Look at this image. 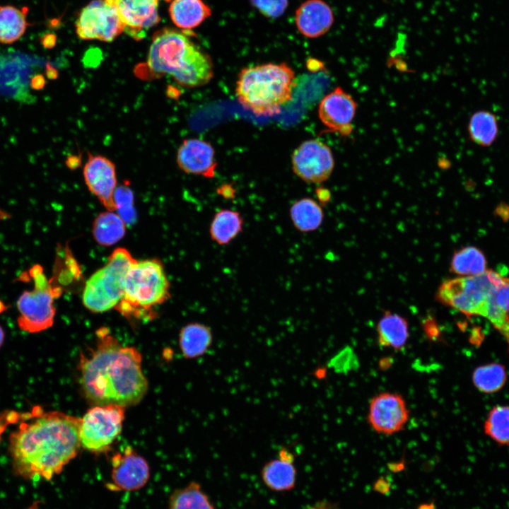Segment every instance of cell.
I'll list each match as a JSON object with an SVG mask.
<instances>
[{
  "instance_id": "cell-41",
  "label": "cell",
  "mask_w": 509,
  "mask_h": 509,
  "mask_svg": "<svg viewBox=\"0 0 509 509\" xmlns=\"http://www.w3.org/2000/svg\"><path fill=\"white\" fill-rule=\"evenodd\" d=\"M4 341V332L1 327L0 326V347L3 344V342Z\"/></svg>"
},
{
  "instance_id": "cell-15",
  "label": "cell",
  "mask_w": 509,
  "mask_h": 509,
  "mask_svg": "<svg viewBox=\"0 0 509 509\" xmlns=\"http://www.w3.org/2000/svg\"><path fill=\"white\" fill-rule=\"evenodd\" d=\"M356 107L352 96L341 87H337L321 100L318 116L329 130L349 136L352 131Z\"/></svg>"
},
{
  "instance_id": "cell-27",
  "label": "cell",
  "mask_w": 509,
  "mask_h": 509,
  "mask_svg": "<svg viewBox=\"0 0 509 509\" xmlns=\"http://www.w3.org/2000/svg\"><path fill=\"white\" fill-rule=\"evenodd\" d=\"M486 267L484 252L476 247L466 246L454 252L450 270L460 276H476L486 271Z\"/></svg>"
},
{
  "instance_id": "cell-10",
  "label": "cell",
  "mask_w": 509,
  "mask_h": 509,
  "mask_svg": "<svg viewBox=\"0 0 509 509\" xmlns=\"http://www.w3.org/2000/svg\"><path fill=\"white\" fill-rule=\"evenodd\" d=\"M78 36L83 40L111 42L124 32L116 8L107 0H93L81 12L76 23Z\"/></svg>"
},
{
  "instance_id": "cell-31",
  "label": "cell",
  "mask_w": 509,
  "mask_h": 509,
  "mask_svg": "<svg viewBox=\"0 0 509 509\" xmlns=\"http://www.w3.org/2000/svg\"><path fill=\"white\" fill-rule=\"evenodd\" d=\"M485 433L500 445H509V406L497 405L484 423Z\"/></svg>"
},
{
  "instance_id": "cell-38",
  "label": "cell",
  "mask_w": 509,
  "mask_h": 509,
  "mask_svg": "<svg viewBox=\"0 0 509 509\" xmlns=\"http://www.w3.org/2000/svg\"><path fill=\"white\" fill-rule=\"evenodd\" d=\"M45 78L42 76H37L35 78L33 85L35 88H41L44 86Z\"/></svg>"
},
{
  "instance_id": "cell-9",
  "label": "cell",
  "mask_w": 509,
  "mask_h": 509,
  "mask_svg": "<svg viewBox=\"0 0 509 509\" xmlns=\"http://www.w3.org/2000/svg\"><path fill=\"white\" fill-rule=\"evenodd\" d=\"M125 406L118 404L96 405L81 419V445L92 452L107 450L122 431Z\"/></svg>"
},
{
  "instance_id": "cell-29",
  "label": "cell",
  "mask_w": 509,
  "mask_h": 509,
  "mask_svg": "<svg viewBox=\"0 0 509 509\" xmlns=\"http://www.w3.org/2000/svg\"><path fill=\"white\" fill-rule=\"evenodd\" d=\"M507 374L504 366L492 363L483 365L474 369L472 381L479 391L493 393L500 390L505 385Z\"/></svg>"
},
{
  "instance_id": "cell-21",
  "label": "cell",
  "mask_w": 509,
  "mask_h": 509,
  "mask_svg": "<svg viewBox=\"0 0 509 509\" xmlns=\"http://www.w3.org/2000/svg\"><path fill=\"white\" fill-rule=\"evenodd\" d=\"M169 13L177 28L189 30L209 17L211 11L202 0H172Z\"/></svg>"
},
{
  "instance_id": "cell-28",
  "label": "cell",
  "mask_w": 509,
  "mask_h": 509,
  "mask_svg": "<svg viewBox=\"0 0 509 509\" xmlns=\"http://www.w3.org/2000/svg\"><path fill=\"white\" fill-rule=\"evenodd\" d=\"M470 139L476 144L486 147L496 140L498 132V119L494 114L486 110L474 113L468 124Z\"/></svg>"
},
{
  "instance_id": "cell-2",
  "label": "cell",
  "mask_w": 509,
  "mask_h": 509,
  "mask_svg": "<svg viewBox=\"0 0 509 509\" xmlns=\"http://www.w3.org/2000/svg\"><path fill=\"white\" fill-rule=\"evenodd\" d=\"M96 337L95 347L80 358L86 397L95 405L138 404L148 389L141 354L134 346H122L106 327L98 329Z\"/></svg>"
},
{
  "instance_id": "cell-26",
  "label": "cell",
  "mask_w": 509,
  "mask_h": 509,
  "mask_svg": "<svg viewBox=\"0 0 509 509\" xmlns=\"http://www.w3.org/2000/svg\"><path fill=\"white\" fill-rule=\"evenodd\" d=\"M126 223L115 211L100 213L93 223V235L95 241L103 246H110L119 242L125 235Z\"/></svg>"
},
{
  "instance_id": "cell-13",
  "label": "cell",
  "mask_w": 509,
  "mask_h": 509,
  "mask_svg": "<svg viewBox=\"0 0 509 509\" xmlns=\"http://www.w3.org/2000/svg\"><path fill=\"white\" fill-rule=\"evenodd\" d=\"M86 186L110 211H116L114 194L117 188L116 168L108 158L88 153L83 170Z\"/></svg>"
},
{
  "instance_id": "cell-32",
  "label": "cell",
  "mask_w": 509,
  "mask_h": 509,
  "mask_svg": "<svg viewBox=\"0 0 509 509\" xmlns=\"http://www.w3.org/2000/svg\"><path fill=\"white\" fill-rule=\"evenodd\" d=\"M114 199L117 213L126 224L134 223L136 221V211L134 207V194L131 189L126 185L117 187Z\"/></svg>"
},
{
  "instance_id": "cell-12",
  "label": "cell",
  "mask_w": 509,
  "mask_h": 509,
  "mask_svg": "<svg viewBox=\"0 0 509 509\" xmlns=\"http://www.w3.org/2000/svg\"><path fill=\"white\" fill-rule=\"evenodd\" d=\"M409 414L405 401L401 395L382 392L371 399L368 419L375 431L392 435L404 427Z\"/></svg>"
},
{
  "instance_id": "cell-1",
  "label": "cell",
  "mask_w": 509,
  "mask_h": 509,
  "mask_svg": "<svg viewBox=\"0 0 509 509\" xmlns=\"http://www.w3.org/2000/svg\"><path fill=\"white\" fill-rule=\"evenodd\" d=\"M81 419L59 411L41 412L9 436L15 474L27 480H50L80 448Z\"/></svg>"
},
{
  "instance_id": "cell-16",
  "label": "cell",
  "mask_w": 509,
  "mask_h": 509,
  "mask_svg": "<svg viewBox=\"0 0 509 509\" xmlns=\"http://www.w3.org/2000/svg\"><path fill=\"white\" fill-rule=\"evenodd\" d=\"M150 470L147 462L131 447L112 458V481L119 490L134 491L143 487L148 480Z\"/></svg>"
},
{
  "instance_id": "cell-18",
  "label": "cell",
  "mask_w": 509,
  "mask_h": 509,
  "mask_svg": "<svg viewBox=\"0 0 509 509\" xmlns=\"http://www.w3.org/2000/svg\"><path fill=\"white\" fill-rule=\"evenodd\" d=\"M334 23L333 11L322 0H308L296 13V24L299 32L309 38L325 34Z\"/></svg>"
},
{
  "instance_id": "cell-14",
  "label": "cell",
  "mask_w": 509,
  "mask_h": 509,
  "mask_svg": "<svg viewBox=\"0 0 509 509\" xmlns=\"http://www.w3.org/2000/svg\"><path fill=\"white\" fill-rule=\"evenodd\" d=\"M117 10L124 32L134 40H141L160 21L158 0H107Z\"/></svg>"
},
{
  "instance_id": "cell-6",
  "label": "cell",
  "mask_w": 509,
  "mask_h": 509,
  "mask_svg": "<svg viewBox=\"0 0 509 509\" xmlns=\"http://www.w3.org/2000/svg\"><path fill=\"white\" fill-rule=\"evenodd\" d=\"M508 278L487 269L479 275L447 279L438 287L435 299L467 316L485 318L496 290Z\"/></svg>"
},
{
  "instance_id": "cell-39",
  "label": "cell",
  "mask_w": 509,
  "mask_h": 509,
  "mask_svg": "<svg viewBox=\"0 0 509 509\" xmlns=\"http://www.w3.org/2000/svg\"><path fill=\"white\" fill-rule=\"evenodd\" d=\"M47 75L49 78H56L57 77V72L54 68L47 67Z\"/></svg>"
},
{
  "instance_id": "cell-40",
  "label": "cell",
  "mask_w": 509,
  "mask_h": 509,
  "mask_svg": "<svg viewBox=\"0 0 509 509\" xmlns=\"http://www.w3.org/2000/svg\"><path fill=\"white\" fill-rule=\"evenodd\" d=\"M418 509H435L433 503L431 504H423L419 506Z\"/></svg>"
},
{
  "instance_id": "cell-3",
  "label": "cell",
  "mask_w": 509,
  "mask_h": 509,
  "mask_svg": "<svg viewBox=\"0 0 509 509\" xmlns=\"http://www.w3.org/2000/svg\"><path fill=\"white\" fill-rule=\"evenodd\" d=\"M155 77L170 75L189 88L208 83L213 75L210 57L180 31L164 28L155 33L146 63Z\"/></svg>"
},
{
  "instance_id": "cell-17",
  "label": "cell",
  "mask_w": 509,
  "mask_h": 509,
  "mask_svg": "<svg viewBox=\"0 0 509 509\" xmlns=\"http://www.w3.org/2000/svg\"><path fill=\"white\" fill-rule=\"evenodd\" d=\"M179 168L186 173L211 178L216 162L212 145L199 139H187L180 146L176 157Z\"/></svg>"
},
{
  "instance_id": "cell-20",
  "label": "cell",
  "mask_w": 509,
  "mask_h": 509,
  "mask_svg": "<svg viewBox=\"0 0 509 509\" xmlns=\"http://www.w3.org/2000/svg\"><path fill=\"white\" fill-rule=\"evenodd\" d=\"M212 342L211 329L204 324L189 323L180 330V347L186 358H196L204 355L211 346Z\"/></svg>"
},
{
  "instance_id": "cell-8",
  "label": "cell",
  "mask_w": 509,
  "mask_h": 509,
  "mask_svg": "<svg viewBox=\"0 0 509 509\" xmlns=\"http://www.w3.org/2000/svg\"><path fill=\"white\" fill-rule=\"evenodd\" d=\"M34 281L32 291H24L17 302L18 327L24 332L37 333L51 327L54 323V300L60 296L62 289L54 287L40 265L29 271Z\"/></svg>"
},
{
  "instance_id": "cell-37",
  "label": "cell",
  "mask_w": 509,
  "mask_h": 509,
  "mask_svg": "<svg viewBox=\"0 0 509 509\" xmlns=\"http://www.w3.org/2000/svg\"><path fill=\"white\" fill-rule=\"evenodd\" d=\"M317 196L322 204H326L329 199V193L327 190L320 189H317Z\"/></svg>"
},
{
  "instance_id": "cell-25",
  "label": "cell",
  "mask_w": 509,
  "mask_h": 509,
  "mask_svg": "<svg viewBox=\"0 0 509 509\" xmlns=\"http://www.w3.org/2000/svg\"><path fill=\"white\" fill-rule=\"evenodd\" d=\"M27 12L25 8L0 6V43L12 44L23 35L28 25Z\"/></svg>"
},
{
  "instance_id": "cell-22",
  "label": "cell",
  "mask_w": 509,
  "mask_h": 509,
  "mask_svg": "<svg viewBox=\"0 0 509 509\" xmlns=\"http://www.w3.org/2000/svg\"><path fill=\"white\" fill-rule=\"evenodd\" d=\"M244 220L235 210L221 209L213 215L209 226V235L218 245L230 244L242 231Z\"/></svg>"
},
{
  "instance_id": "cell-4",
  "label": "cell",
  "mask_w": 509,
  "mask_h": 509,
  "mask_svg": "<svg viewBox=\"0 0 509 509\" xmlns=\"http://www.w3.org/2000/svg\"><path fill=\"white\" fill-rule=\"evenodd\" d=\"M295 80L293 70L286 63L245 67L238 76L236 96L256 115H273L292 100Z\"/></svg>"
},
{
  "instance_id": "cell-11",
  "label": "cell",
  "mask_w": 509,
  "mask_h": 509,
  "mask_svg": "<svg viewBox=\"0 0 509 509\" xmlns=\"http://www.w3.org/2000/svg\"><path fill=\"white\" fill-rule=\"evenodd\" d=\"M334 160L330 148L318 139L306 140L301 143L292 155L294 173L302 180L310 184H320L332 175Z\"/></svg>"
},
{
  "instance_id": "cell-19",
  "label": "cell",
  "mask_w": 509,
  "mask_h": 509,
  "mask_svg": "<svg viewBox=\"0 0 509 509\" xmlns=\"http://www.w3.org/2000/svg\"><path fill=\"white\" fill-rule=\"evenodd\" d=\"M293 461V454L287 449L282 448L278 458L270 460L263 467L262 477L264 484L276 491L293 488L296 476Z\"/></svg>"
},
{
  "instance_id": "cell-30",
  "label": "cell",
  "mask_w": 509,
  "mask_h": 509,
  "mask_svg": "<svg viewBox=\"0 0 509 509\" xmlns=\"http://www.w3.org/2000/svg\"><path fill=\"white\" fill-rule=\"evenodd\" d=\"M170 509H214L200 486L191 482L176 490L170 498Z\"/></svg>"
},
{
  "instance_id": "cell-34",
  "label": "cell",
  "mask_w": 509,
  "mask_h": 509,
  "mask_svg": "<svg viewBox=\"0 0 509 509\" xmlns=\"http://www.w3.org/2000/svg\"><path fill=\"white\" fill-rule=\"evenodd\" d=\"M305 509H339L337 505L327 502L321 501L315 503L313 505L308 506Z\"/></svg>"
},
{
  "instance_id": "cell-35",
  "label": "cell",
  "mask_w": 509,
  "mask_h": 509,
  "mask_svg": "<svg viewBox=\"0 0 509 509\" xmlns=\"http://www.w3.org/2000/svg\"><path fill=\"white\" fill-rule=\"evenodd\" d=\"M66 164L69 168L74 170L80 165L81 158L78 156L71 155L67 158Z\"/></svg>"
},
{
  "instance_id": "cell-36",
  "label": "cell",
  "mask_w": 509,
  "mask_h": 509,
  "mask_svg": "<svg viewBox=\"0 0 509 509\" xmlns=\"http://www.w3.org/2000/svg\"><path fill=\"white\" fill-rule=\"evenodd\" d=\"M389 488V483L385 479H379L375 484V489L381 493H386Z\"/></svg>"
},
{
  "instance_id": "cell-24",
  "label": "cell",
  "mask_w": 509,
  "mask_h": 509,
  "mask_svg": "<svg viewBox=\"0 0 509 509\" xmlns=\"http://www.w3.org/2000/svg\"><path fill=\"white\" fill-rule=\"evenodd\" d=\"M289 216L298 231L308 233L317 230L321 226L324 213L315 200L305 197L296 201L291 206Z\"/></svg>"
},
{
  "instance_id": "cell-23",
  "label": "cell",
  "mask_w": 509,
  "mask_h": 509,
  "mask_svg": "<svg viewBox=\"0 0 509 509\" xmlns=\"http://www.w3.org/2000/svg\"><path fill=\"white\" fill-rule=\"evenodd\" d=\"M377 332L380 346L401 349L409 337V325L406 318L385 311L378 323Z\"/></svg>"
},
{
  "instance_id": "cell-5",
  "label": "cell",
  "mask_w": 509,
  "mask_h": 509,
  "mask_svg": "<svg viewBox=\"0 0 509 509\" xmlns=\"http://www.w3.org/2000/svg\"><path fill=\"white\" fill-rule=\"evenodd\" d=\"M170 297V283L161 262L136 260L127 271L123 297L115 309L127 317L152 318L153 308Z\"/></svg>"
},
{
  "instance_id": "cell-33",
  "label": "cell",
  "mask_w": 509,
  "mask_h": 509,
  "mask_svg": "<svg viewBox=\"0 0 509 509\" xmlns=\"http://www.w3.org/2000/svg\"><path fill=\"white\" fill-rule=\"evenodd\" d=\"M263 15L269 18L280 16L288 6V0H251Z\"/></svg>"
},
{
  "instance_id": "cell-7",
  "label": "cell",
  "mask_w": 509,
  "mask_h": 509,
  "mask_svg": "<svg viewBox=\"0 0 509 509\" xmlns=\"http://www.w3.org/2000/svg\"><path fill=\"white\" fill-rule=\"evenodd\" d=\"M136 261L127 249H115L107 263L86 281L82 294L85 307L93 312L115 308L123 297L127 271Z\"/></svg>"
}]
</instances>
